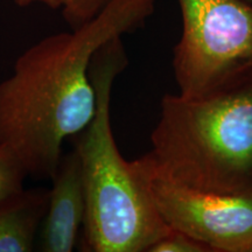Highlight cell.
<instances>
[{
    "label": "cell",
    "instance_id": "obj_1",
    "mask_svg": "<svg viewBox=\"0 0 252 252\" xmlns=\"http://www.w3.org/2000/svg\"><path fill=\"white\" fill-rule=\"evenodd\" d=\"M153 9L154 0H111L88 23L40 40L15 60L0 82V144L17 154L28 176L50 179L64 140L93 121L94 53L139 28Z\"/></svg>",
    "mask_w": 252,
    "mask_h": 252
},
{
    "label": "cell",
    "instance_id": "obj_2",
    "mask_svg": "<svg viewBox=\"0 0 252 252\" xmlns=\"http://www.w3.org/2000/svg\"><path fill=\"white\" fill-rule=\"evenodd\" d=\"M128 60L121 37L94 53L90 76L96 113L69 141L80 157L86 220L78 248L84 252H149L172 231L157 212L131 161L119 152L111 124L112 88Z\"/></svg>",
    "mask_w": 252,
    "mask_h": 252
},
{
    "label": "cell",
    "instance_id": "obj_3",
    "mask_svg": "<svg viewBox=\"0 0 252 252\" xmlns=\"http://www.w3.org/2000/svg\"><path fill=\"white\" fill-rule=\"evenodd\" d=\"M145 156L202 191L252 194V82L202 97L166 94Z\"/></svg>",
    "mask_w": 252,
    "mask_h": 252
},
{
    "label": "cell",
    "instance_id": "obj_4",
    "mask_svg": "<svg viewBox=\"0 0 252 252\" xmlns=\"http://www.w3.org/2000/svg\"><path fill=\"white\" fill-rule=\"evenodd\" d=\"M182 35L173 70L179 94L202 97L252 82V4L179 0Z\"/></svg>",
    "mask_w": 252,
    "mask_h": 252
},
{
    "label": "cell",
    "instance_id": "obj_5",
    "mask_svg": "<svg viewBox=\"0 0 252 252\" xmlns=\"http://www.w3.org/2000/svg\"><path fill=\"white\" fill-rule=\"evenodd\" d=\"M131 163L169 229L195 239L208 252H252V194L190 188L157 169L145 154Z\"/></svg>",
    "mask_w": 252,
    "mask_h": 252
},
{
    "label": "cell",
    "instance_id": "obj_6",
    "mask_svg": "<svg viewBox=\"0 0 252 252\" xmlns=\"http://www.w3.org/2000/svg\"><path fill=\"white\" fill-rule=\"evenodd\" d=\"M48 204L39 232V250L71 252L78 247L86 220V193L80 157L63 153L49 179Z\"/></svg>",
    "mask_w": 252,
    "mask_h": 252
},
{
    "label": "cell",
    "instance_id": "obj_7",
    "mask_svg": "<svg viewBox=\"0 0 252 252\" xmlns=\"http://www.w3.org/2000/svg\"><path fill=\"white\" fill-rule=\"evenodd\" d=\"M48 195L49 189H24L0 204V252H31L36 248Z\"/></svg>",
    "mask_w": 252,
    "mask_h": 252
},
{
    "label": "cell",
    "instance_id": "obj_8",
    "mask_svg": "<svg viewBox=\"0 0 252 252\" xmlns=\"http://www.w3.org/2000/svg\"><path fill=\"white\" fill-rule=\"evenodd\" d=\"M27 176L26 168L17 154L0 144V204L24 190Z\"/></svg>",
    "mask_w": 252,
    "mask_h": 252
},
{
    "label": "cell",
    "instance_id": "obj_9",
    "mask_svg": "<svg viewBox=\"0 0 252 252\" xmlns=\"http://www.w3.org/2000/svg\"><path fill=\"white\" fill-rule=\"evenodd\" d=\"M111 0H64L62 14L71 30L96 17Z\"/></svg>",
    "mask_w": 252,
    "mask_h": 252
},
{
    "label": "cell",
    "instance_id": "obj_10",
    "mask_svg": "<svg viewBox=\"0 0 252 252\" xmlns=\"http://www.w3.org/2000/svg\"><path fill=\"white\" fill-rule=\"evenodd\" d=\"M149 252H208V250L189 236L172 230L153 244Z\"/></svg>",
    "mask_w": 252,
    "mask_h": 252
},
{
    "label": "cell",
    "instance_id": "obj_11",
    "mask_svg": "<svg viewBox=\"0 0 252 252\" xmlns=\"http://www.w3.org/2000/svg\"><path fill=\"white\" fill-rule=\"evenodd\" d=\"M14 1L15 4L21 6V7H26V6H31L33 4H42L48 6L49 8L60 9L62 8L64 0H14Z\"/></svg>",
    "mask_w": 252,
    "mask_h": 252
},
{
    "label": "cell",
    "instance_id": "obj_12",
    "mask_svg": "<svg viewBox=\"0 0 252 252\" xmlns=\"http://www.w3.org/2000/svg\"><path fill=\"white\" fill-rule=\"evenodd\" d=\"M245 1H248V2H250V4H252V0H245Z\"/></svg>",
    "mask_w": 252,
    "mask_h": 252
}]
</instances>
